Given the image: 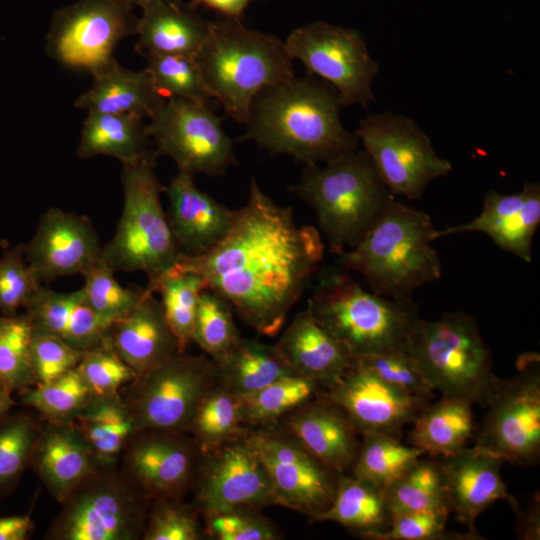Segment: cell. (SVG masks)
<instances>
[{
	"mask_svg": "<svg viewBox=\"0 0 540 540\" xmlns=\"http://www.w3.org/2000/svg\"><path fill=\"white\" fill-rule=\"evenodd\" d=\"M123 1L129 3L133 7L137 6V7L141 8V10H142V9H145V8H147L149 6H152L154 4H157V3L169 2V1H179V0H123Z\"/></svg>",
	"mask_w": 540,
	"mask_h": 540,
	"instance_id": "58",
	"label": "cell"
},
{
	"mask_svg": "<svg viewBox=\"0 0 540 540\" xmlns=\"http://www.w3.org/2000/svg\"><path fill=\"white\" fill-rule=\"evenodd\" d=\"M518 521L516 531L519 539H540V501L539 494L534 495L525 510H517Z\"/></svg>",
	"mask_w": 540,
	"mask_h": 540,
	"instance_id": "54",
	"label": "cell"
},
{
	"mask_svg": "<svg viewBox=\"0 0 540 540\" xmlns=\"http://www.w3.org/2000/svg\"><path fill=\"white\" fill-rule=\"evenodd\" d=\"M351 475L386 490L422 456V450L379 433L362 434Z\"/></svg>",
	"mask_w": 540,
	"mask_h": 540,
	"instance_id": "38",
	"label": "cell"
},
{
	"mask_svg": "<svg viewBox=\"0 0 540 540\" xmlns=\"http://www.w3.org/2000/svg\"><path fill=\"white\" fill-rule=\"evenodd\" d=\"M125 448L124 476L148 500L179 499L194 481L200 449L180 431H138Z\"/></svg>",
	"mask_w": 540,
	"mask_h": 540,
	"instance_id": "18",
	"label": "cell"
},
{
	"mask_svg": "<svg viewBox=\"0 0 540 540\" xmlns=\"http://www.w3.org/2000/svg\"><path fill=\"white\" fill-rule=\"evenodd\" d=\"M217 384L210 357L179 353L136 377L120 396L137 432H186L202 399Z\"/></svg>",
	"mask_w": 540,
	"mask_h": 540,
	"instance_id": "9",
	"label": "cell"
},
{
	"mask_svg": "<svg viewBox=\"0 0 540 540\" xmlns=\"http://www.w3.org/2000/svg\"><path fill=\"white\" fill-rule=\"evenodd\" d=\"M472 406L470 401L447 397L428 403L411 423L410 445L433 457L457 454L477 430Z\"/></svg>",
	"mask_w": 540,
	"mask_h": 540,
	"instance_id": "31",
	"label": "cell"
},
{
	"mask_svg": "<svg viewBox=\"0 0 540 540\" xmlns=\"http://www.w3.org/2000/svg\"><path fill=\"white\" fill-rule=\"evenodd\" d=\"M451 512L423 510L396 514L390 526L374 540H479L475 530L447 532L446 523Z\"/></svg>",
	"mask_w": 540,
	"mask_h": 540,
	"instance_id": "50",
	"label": "cell"
},
{
	"mask_svg": "<svg viewBox=\"0 0 540 540\" xmlns=\"http://www.w3.org/2000/svg\"><path fill=\"white\" fill-rule=\"evenodd\" d=\"M341 107L338 92L326 81L310 74L294 77L256 96L242 139L305 165L325 163L358 148L357 135L340 120Z\"/></svg>",
	"mask_w": 540,
	"mask_h": 540,
	"instance_id": "2",
	"label": "cell"
},
{
	"mask_svg": "<svg viewBox=\"0 0 540 540\" xmlns=\"http://www.w3.org/2000/svg\"><path fill=\"white\" fill-rule=\"evenodd\" d=\"M83 353L58 337L34 330L31 360L36 384L48 383L75 369Z\"/></svg>",
	"mask_w": 540,
	"mask_h": 540,
	"instance_id": "52",
	"label": "cell"
},
{
	"mask_svg": "<svg viewBox=\"0 0 540 540\" xmlns=\"http://www.w3.org/2000/svg\"><path fill=\"white\" fill-rule=\"evenodd\" d=\"M435 231L427 213L392 195L361 240L337 254V263L361 274L378 295L410 297L442 277L439 254L432 245Z\"/></svg>",
	"mask_w": 540,
	"mask_h": 540,
	"instance_id": "3",
	"label": "cell"
},
{
	"mask_svg": "<svg viewBox=\"0 0 540 540\" xmlns=\"http://www.w3.org/2000/svg\"><path fill=\"white\" fill-rule=\"evenodd\" d=\"M354 361L407 395L430 401L435 390L407 350H393Z\"/></svg>",
	"mask_w": 540,
	"mask_h": 540,
	"instance_id": "47",
	"label": "cell"
},
{
	"mask_svg": "<svg viewBox=\"0 0 540 540\" xmlns=\"http://www.w3.org/2000/svg\"><path fill=\"white\" fill-rule=\"evenodd\" d=\"M244 425L242 399L217 384L202 399L188 431L204 452L242 436Z\"/></svg>",
	"mask_w": 540,
	"mask_h": 540,
	"instance_id": "39",
	"label": "cell"
},
{
	"mask_svg": "<svg viewBox=\"0 0 540 540\" xmlns=\"http://www.w3.org/2000/svg\"><path fill=\"white\" fill-rule=\"evenodd\" d=\"M222 121L207 104L170 97L150 118L147 132L157 155L171 158L179 171L214 177L238 165Z\"/></svg>",
	"mask_w": 540,
	"mask_h": 540,
	"instance_id": "16",
	"label": "cell"
},
{
	"mask_svg": "<svg viewBox=\"0 0 540 540\" xmlns=\"http://www.w3.org/2000/svg\"><path fill=\"white\" fill-rule=\"evenodd\" d=\"M517 365V375L498 378L473 447L503 462L531 465L540 456L539 356L526 353Z\"/></svg>",
	"mask_w": 540,
	"mask_h": 540,
	"instance_id": "11",
	"label": "cell"
},
{
	"mask_svg": "<svg viewBox=\"0 0 540 540\" xmlns=\"http://www.w3.org/2000/svg\"><path fill=\"white\" fill-rule=\"evenodd\" d=\"M540 223V184L525 183L521 191L486 193L482 210L471 221L435 231V238L464 232H483L502 250L525 262L532 260V241Z\"/></svg>",
	"mask_w": 540,
	"mask_h": 540,
	"instance_id": "21",
	"label": "cell"
},
{
	"mask_svg": "<svg viewBox=\"0 0 540 540\" xmlns=\"http://www.w3.org/2000/svg\"><path fill=\"white\" fill-rule=\"evenodd\" d=\"M332 521L369 540L384 532L392 521L385 491L352 475L337 474L329 508L314 522Z\"/></svg>",
	"mask_w": 540,
	"mask_h": 540,
	"instance_id": "33",
	"label": "cell"
},
{
	"mask_svg": "<svg viewBox=\"0 0 540 540\" xmlns=\"http://www.w3.org/2000/svg\"><path fill=\"white\" fill-rule=\"evenodd\" d=\"M285 423L287 430L333 472L351 469L361 441L338 405L319 395L288 413Z\"/></svg>",
	"mask_w": 540,
	"mask_h": 540,
	"instance_id": "25",
	"label": "cell"
},
{
	"mask_svg": "<svg viewBox=\"0 0 540 540\" xmlns=\"http://www.w3.org/2000/svg\"><path fill=\"white\" fill-rule=\"evenodd\" d=\"M68 422L83 437L101 467L114 464L137 432L120 394L93 397L87 406Z\"/></svg>",
	"mask_w": 540,
	"mask_h": 540,
	"instance_id": "35",
	"label": "cell"
},
{
	"mask_svg": "<svg viewBox=\"0 0 540 540\" xmlns=\"http://www.w3.org/2000/svg\"><path fill=\"white\" fill-rule=\"evenodd\" d=\"M196 61L212 98L240 124L247 123L262 90L295 77L284 42L245 27L238 18L209 21Z\"/></svg>",
	"mask_w": 540,
	"mask_h": 540,
	"instance_id": "4",
	"label": "cell"
},
{
	"mask_svg": "<svg viewBox=\"0 0 540 540\" xmlns=\"http://www.w3.org/2000/svg\"><path fill=\"white\" fill-rule=\"evenodd\" d=\"M157 153L123 164V207L111 240L101 258L115 272H144L148 281L166 271L181 255L161 203V185L155 173Z\"/></svg>",
	"mask_w": 540,
	"mask_h": 540,
	"instance_id": "7",
	"label": "cell"
},
{
	"mask_svg": "<svg viewBox=\"0 0 540 540\" xmlns=\"http://www.w3.org/2000/svg\"><path fill=\"white\" fill-rule=\"evenodd\" d=\"M307 309L353 359L407 350L410 334L420 319L410 297L370 293L340 266L320 272Z\"/></svg>",
	"mask_w": 540,
	"mask_h": 540,
	"instance_id": "5",
	"label": "cell"
},
{
	"mask_svg": "<svg viewBox=\"0 0 540 540\" xmlns=\"http://www.w3.org/2000/svg\"><path fill=\"white\" fill-rule=\"evenodd\" d=\"M275 347L295 374L315 380L323 389L337 380L354 361L308 309L295 315Z\"/></svg>",
	"mask_w": 540,
	"mask_h": 540,
	"instance_id": "26",
	"label": "cell"
},
{
	"mask_svg": "<svg viewBox=\"0 0 540 540\" xmlns=\"http://www.w3.org/2000/svg\"><path fill=\"white\" fill-rule=\"evenodd\" d=\"M252 0H194L195 4H203L223 14L224 17L238 18Z\"/></svg>",
	"mask_w": 540,
	"mask_h": 540,
	"instance_id": "56",
	"label": "cell"
},
{
	"mask_svg": "<svg viewBox=\"0 0 540 540\" xmlns=\"http://www.w3.org/2000/svg\"><path fill=\"white\" fill-rule=\"evenodd\" d=\"M98 467L61 504L50 532L58 540H133L145 527L146 499L123 475Z\"/></svg>",
	"mask_w": 540,
	"mask_h": 540,
	"instance_id": "12",
	"label": "cell"
},
{
	"mask_svg": "<svg viewBox=\"0 0 540 540\" xmlns=\"http://www.w3.org/2000/svg\"><path fill=\"white\" fill-rule=\"evenodd\" d=\"M76 368L94 397L117 396L137 377L113 350L108 338L84 351Z\"/></svg>",
	"mask_w": 540,
	"mask_h": 540,
	"instance_id": "46",
	"label": "cell"
},
{
	"mask_svg": "<svg viewBox=\"0 0 540 540\" xmlns=\"http://www.w3.org/2000/svg\"><path fill=\"white\" fill-rule=\"evenodd\" d=\"M145 69L166 99L179 97L207 104L212 98L196 58L182 55L144 54Z\"/></svg>",
	"mask_w": 540,
	"mask_h": 540,
	"instance_id": "43",
	"label": "cell"
},
{
	"mask_svg": "<svg viewBox=\"0 0 540 540\" xmlns=\"http://www.w3.org/2000/svg\"><path fill=\"white\" fill-rule=\"evenodd\" d=\"M33 527L27 515L0 517V540H25Z\"/></svg>",
	"mask_w": 540,
	"mask_h": 540,
	"instance_id": "55",
	"label": "cell"
},
{
	"mask_svg": "<svg viewBox=\"0 0 540 540\" xmlns=\"http://www.w3.org/2000/svg\"><path fill=\"white\" fill-rule=\"evenodd\" d=\"M323 256L319 230L298 225L292 207L274 202L253 178L225 236L202 254L181 253L178 259L244 323L274 337Z\"/></svg>",
	"mask_w": 540,
	"mask_h": 540,
	"instance_id": "1",
	"label": "cell"
},
{
	"mask_svg": "<svg viewBox=\"0 0 540 540\" xmlns=\"http://www.w3.org/2000/svg\"><path fill=\"white\" fill-rule=\"evenodd\" d=\"M168 222L182 253L202 254L214 247L232 225L235 210L200 190L193 175L178 171L164 186Z\"/></svg>",
	"mask_w": 540,
	"mask_h": 540,
	"instance_id": "22",
	"label": "cell"
},
{
	"mask_svg": "<svg viewBox=\"0 0 540 540\" xmlns=\"http://www.w3.org/2000/svg\"><path fill=\"white\" fill-rule=\"evenodd\" d=\"M244 436L266 469L276 505L302 513L313 522L329 508L337 473L288 430L269 424L247 428Z\"/></svg>",
	"mask_w": 540,
	"mask_h": 540,
	"instance_id": "15",
	"label": "cell"
},
{
	"mask_svg": "<svg viewBox=\"0 0 540 540\" xmlns=\"http://www.w3.org/2000/svg\"><path fill=\"white\" fill-rule=\"evenodd\" d=\"M208 533L219 540H273L278 534L262 516L240 509L207 518Z\"/></svg>",
	"mask_w": 540,
	"mask_h": 540,
	"instance_id": "53",
	"label": "cell"
},
{
	"mask_svg": "<svg viewBox=\"0 0 540 540\" xmlns=\"http://www.w3.org/2000/svg\"><path fill=\"white\" fill-rule=\"evenodd\" d=\"M323 386L315 380L291 374L268 384L256 393L241 398L246 425L275 424L300 405L318 397Z\"/></svg>",
	"mask_w": 540,
	"mask_h": 540,
	"instance_id": "40",
	"label": "cell"
},
{
	"mask_svg": "<svg viewBox=\"0 0 540 540\" xmlns=\"http://www.w3.org/2000/svg\"><path fill=\"white\" fill-rule=\"evenodd\" d=\"M51 424L39 432L30 462L52 496L62 503L100 466L68 421Z\"/></svg>",
	"mask_w": 540,
	"mask_h": 540,
	"instance_id": "27",
	"label": "cell"
},
{
	"mask_svg": "<svg viewBox=\"0 0 540 540\" xmlns=\"http://www.w3.org/2000/svg\"><path fill=\"white\" fill-rule=\"evenodd\" d=\"M284 44L307 74L319 76L336 89L342 106L368 108L376 101L372 82L379 64L357 30L315 21L294 29Z\"/></svg>",
	"mask_w": 540,
	"mask_h": 540,
	"instance_id": "13",
	"label": "cell"
},
{
	"mask_svg": "<svg viewBox=\"0 0 540 540\" xmlns=\"http://www.w3.org/2000/svg\"><path fill=\"white\" fill-rule=\"evenodd\" d=\"M385 494L392 516L423 510L451 512L439 457L422 456L385 490Z\"/></svg>",
	"mask_w": 540,
	"mask_h": 540,
	"instance_id": "37",
	"label": "cell"
},
{
	"mask_svg": "<svg viewBox=\"0 0 540 540\" xmlns=\"http://www.w3.org/2000/svg\"><path fill=\"white\" fill-rule=\"evenodd\" d=\"M146 290L143 298L108 330L113 350L137 377L180 353L161 302Z\"/></svg>",
	"mask_w": 540,
	"mask_h": 540,
	"instance_id": "24",
	"label": "cell"
},
{
	"mask_svg": "<svg viewBox=\"0 0 540 540\" xmlns=\"http://www.w3.org/2000/svg\"><path fill=\"white\" fill-rule=\"evenodd\" d=\"M115 270L101 257L83 274L81 287L85 298L108 325L130 311L145 295V288L125 287L115 277Z\"/></svg>",
	"mask_w": 540,
	"mask_h": 540,
	"instance_id": "44",
	"label": "cell"
},
{
	"mask_svg": "<svg viewBox=\"0 0 540 540\" xmlns=\"http://www.w3.org/2000/svg\"><path fill=\"white\" fill-rule=\"evenodd\" d=\"M142 538L145 540H198L197 516L179 499L155 500L150 510Z\"/></svg>",
	"mask_w": 540,
	"mask_h": 540,
	"instance_id": "51",
	"label": "cell"
},
{
	"mask_svg": "<svg viewBox=\"0 0 540 540\" xmlns=\"http://www.w3.org/2000/svg\"><path fill=\"white\" fill-rule=\"evenodd\" d=\"M407 351L442 397L486 405L498 377L474 318L463 312L445 313L433 321L420 318Z\"/></svg>",
	"mask_w": 540,
	"mask_h": 540,
	"instance_id": "8",
	"label": "cell"
},
{
	"mask_svg": "<svg viewBox=\"0 0 540 540\" xmlns=\"http://www.w3.org/2000/svg\"><path fill=\"white\" fill-rule=\"evenodd\" d=\"M42 283L25 257V245L6 249L0 256V314L15 315L25 308Z\"/></svg>",
	"mask_w": 540,
	"mask_h": 540,
	"instance_id": "49",
	"label": "cell"
},
{
	"mask_svg": "<svg viewBox=\"0 0 540 540\" xmlns=\"http://www.w3.org/2000/svg\"><path fill=\"white\" fill-rule=\"evenodd\" d=\"M101 250L88 217L51 207L40 217L33 237L25 245V257L43 284L82 275L101 257Z\"/></svg>",
	"mask_w": 540,
	"mask_h": 540,
	"instance_id": "20",
	"label": "cell"
},
{
	"mask_svg": "<svg viewBox=\"0 0 540 540\" xmlns=\"http://www.w3.org/2000/svg\"><path fill=\"white\" fill-rule=\"evenodd\" d=\"M25 309L35 331L58 337L79 350L91 349L108 338L110 325L93 311L81 288L58 292L42 284Z\"/></svg>",
	"mask_w": 540,
	"mask_h": 540,
	"instance_id": "28",
	"label": "cell"
},
{
	"mask_svg": "<svg viewBox=\"0 0 540 540\" xmlns=\"http://www.w3.org/2000/svg\"><path fill=\"white\" fill-rule=\"evenodd\" d=\"M315 212L330 250L354 247L371 228L393 195L363 149L330 161L305 165L290 188Z\"/></svg>",
	"mask_w": 540,
	"mask_h": 540,
	"instance_id": "6",
	"label": "cell"
},
{
	"mask_svg": "<svg viewBox=\"0 0 540 540\" xmlns=\"http://www.w3.org/2000/svg\"><path fill=\"white\" fill-rule=\"evenodd\" d=\"M92 76L91 86L74 103L76 108L87 112L152 118L166 100L146 69L128 70L115 58Z\"/></svg>",
	"mask_w": 540,
	"mask_h": 540,
	"instance_id": "30",
	"label": "cell"
},
{
	"mask_svg": "<svg viewBox=\"0 0 540 540\" xmlns=\"http://www.w3.org/2000/svg\"><path fill=\"white\" fill-rule=\"evenodd\" d=\"M33 332L26 314H0V379L11 392L36 384L31 360Z\"/></svg>",
	"mask_w": 540,
	"mask_h": 540,
	"instance_id": "41",
	"label": "cell"
},
{
	"mask_svg": "<svg viewBox=\"0 0 540 540\" xmlns=\"http://www.w3.org/2000/svg\"><path fill=\"white\" fill-rule=\"evenodd\" d=\"M441 461L451 512L469 530H475L477 517L495 501H506L515 512L518 510L516 499L508 493L501 478L500 467L504 462L500 458L465 447Z\"/></svg>",
	"mask_w": 540,
	"mask_h": 540,
	"instance_id": "23",
	"label": "cell"
},
{
	"mask_svg": "<svg viewBox=\"0 0 540 540\" xmlns=\"http://www.w3.org/2000/svg\"><path fill=\"white\" fill-rule=\"evenodd\" d=\"M209 31V21L192 6L161 2L142 9L137 20L135 49L141 55H182L196 58Z\"/></svg>",
	"mask_w": 540,
	"mask_h": 540,
	"instance_id": "29",
	"label": "cell"
},
{
	"mask_svg": "<svg viewBox=\"0 0 540 540\" xmlns=\"http://www.w3.org/2000/svg\"><path fill=\"white\" fill-rule=\"evenodd\" d=\"M6 244L5 241H0V247H3Z\"/></svg>",
	"mask_w": 540,
	"mask_h": 540,
	"instance_id": "59",
	"label": "cell"
},
{
	"mask_svg": "<svg viewBox=\"0 0 540 540\" xmlns=\"http://www.w3.org/2000/svg\"><path fill=\"white\" fill-rule=\"evenodd\" d=\"M21 392V400L51 422H66L83 410L94 395L77 368L53 381L36 384Z\"/></svg>",
	"mask_w": 540,
	"mask_h": 540,
	"instance_id": "42",
	"label": "cell"
},
{
	"mask_svg": "<svg viewBox=\"0 0 540 540\" xmlns=\"http://www.w3.org/2000/svg\"><path fill=\"white\" fill-rule=\"evenodd\" d=\"M320 396L338 405L360 435L379 433L399 440L404 427L429 403L387 384L355 361Z\"/></svg>",
	"mask_w": 540,
	"mask_h": 540,
	"instance_id": "19",
	"label": "cell"
},
{
	"mask_svg": "<svg viewBox=\"0 0 540 540\" xmlns=\"http://www.w3.org/2000/svg\"><path fill=\"white\" fill-rule=\"evenodd\" d=\"M143 118L117 113L88 112L83 122L77 156H111L122 165L135 163L154 149Z\"/></svg>",
	"mask_w": 540,
	"mask_h": 540,
	"instance_id": "32",
	"label": "cell"
},
{
	"mask_svg": "<svg viewBox=\"0 0 540 540\" xmlns=\"http://www.w3.org/2000/svg\"><path fill=\"white\" fill-rule=\"evenodd\" d=\"M137 20L123 0H79L53 13L46 52L66 68L94 75L114 59L122 39L136 34Z\"/></svg>",
	"mask_w": 540,
	"mask_h": 540,
	"instance_id": "14",
	"label": "cell"
},
{
	"mask_svg": "<svg viewBox=\"0 0 540 540\" xmlns=\"http://www.w3.org/2000/svg\"><path fill=\"white\" fill-rule=\"evenodd\" d=\"M231 305L205 289L197 307L193 342L212 360L217 359L241 338L235 325Z\"/></svg>",
	"mask_w": 540,
	"mask_h": 540,
	"instance_id": "45",
	"label": "cell"
},
{
	"mask_svg": "<svg viewBox=\"0 0 540 540\" xmlns=\"http://www.w3.org/2000/svg\"><path fill=\"white\" fill-rule=\"evenodd\" d=\"M39 431L25 414L0 420V489L18 479L31 461Z\"/></svg>",
	"mask_w": 540,
	"mask_h": 540,
	"instance_id": "48",
	"label": "cell"
},
{
	"mask_svg": "<svg viewBox=\"0 0 540 540\" xmlns=\"http://www.w3.org/2000/svg\"><path fill=\"white\" fill-rule=\"evenodd\" d=\"M12 392L0 379V420L4 418L14 405Z\"/></svg>",
	"mask_w": 540,
	"mask_h": 540,
	"instance_id": "57",
	"label": "cell"
},
{
	"mask_svg": "<svg viewBox=\"0 0 540 540\" xmlns=\"http://www.w3.org/2000/svg\"><path fill=\"white\" fill-rule=\"evenodd\" d=\"M213 361L218 384L240 398L256 393L281 377L295 374L275 345L244 338Z\"/></svg>",
	"mask_w": 540,
	"mask_h": 540,
	"instance_id": "34",
	"label": "cell"
},
{
	"mask_svg": "<svg viewBox=\"0 0 540 540\" xmlns=\"http://www.w3.org/2000/svg\"><path fill=\"white\" fill-rule=\"evenodd\" d=\"M381 181L395 196L419 199L433 180L453 166L440 157L429 136L411 118L388 111L360 120L355 131Z\"/></svg>",
	"mask_w": 540,
	"mask_h": 540,
	"instance_id": "10",
	"label": "cell"
},
{
	"mask_svg": "<svg viewBox=\"0 0 540 540\" xmlns=\"http://www.w3.org/2000/svg\"><path fill=\"white\" fill-rule=\"evenodd\" d=\"M146 288L161 296L167 322L177 338L180 353L193 342V330L199 298L206 289L203 280L186 268L179 259Z\"/></svg>",
	"mask_w": 540,
	"mask_h": 540,
	"instance_id": "36",
	"label": "cell"
},
{
	"mask_svg": "<svg viewBox=\"0 0 540 540\" xmlns=\"http://www.w3.org/2000/svg\"><path fill=\"white\" fill-rule=\"evenodd\" d=\"M244 434L200 451L193 481L195 506L206 519L235 510L276 505L266 469Z\"/></svg>",
	"mask_w": 540,
	"mask_h": 540,
	"instance_id": "17",
	"label": "cell"
}]
</instances>
